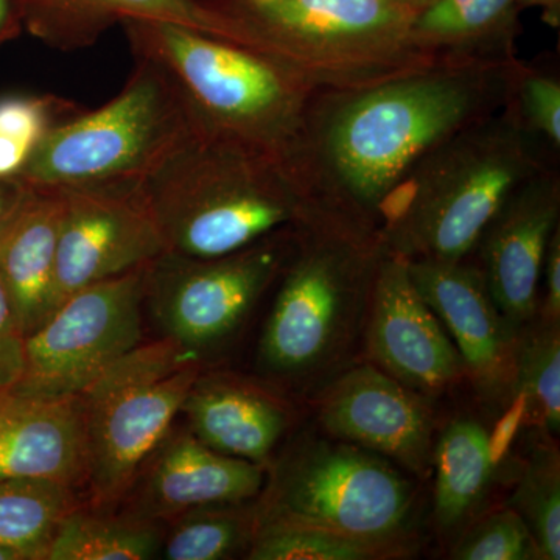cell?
Returning <instances> with one entry per match:
<instances>
[{
    "label": "cell",
    "mask_w": 560,
    "mask_h": 560,
    "mask_svg": "<svg viewBox=\"0 0 560 560\" xmlns=\"http://www.w3.org/2000/svg\"><path fill=\"white\" fill-rule=\"evenodd\" d=\"M512 65L438 58L374 86L316 91L283 168L312 209L378 241L383 206L416 165L503 108Z\"/></svg>",
    "instance_id": "cell-1"
},
{
    "label": "cell",
    "mask_w": 560,
    "mask_h": 560,
    "mask_svg": "<svg viewBox=\"0 0 560 560\" xmlns=\"http://www.w3.org/2000/svg\"><path fill=\"white\" fill-rule=\"evenodd\" d=\"M383 253L377 238L318 210L298 228L257 345L265 383L313 396L355 361Z\"/></svg>",
    "instance_id": "cell-2"
},
{
    "label": "cell",
    "mask_w": 560,
    "mask_h": 560,
    "mask_svg": "<svg viewBox=\"0 0 560 560\" xmlns=\"http://www.w3.org/2000/svg\"><path fill=\"white\" fill-rule=\"evenodd\" d=\"M559 154L503 108L430 151L390 194L378 242L405 259L459 261L504 201Z\"/></svg>",
    "instance_id": "cell-3"
},
{
    "label": "cell",
    "mask_w": 560,
    "mask_h": 560,
    "mask_svg": "<svg viewBox=\"0 0 560 560\" xmlns=\"http://www.w3.org/2000/svg\"><path fill=\"white\" fill-rule=\"evenodd\" d=\"M142 191L165 253L195 259L237 253L315 215L279 162L201 131Z\"/></svg>",
    "instance_id": "cell-4"
},
{
    "label": "cell",
    "mask_w": 560,
    "mask_h": 560,
    "mask_svg": "<svg viewBox=\"0 0 560 560\" xmlns=\"http://www.w3.org/2000/svg\"><path fill=\"white\" fill-rule=\"evenodd\" d=\"M120 25L135 58L171 77L198 130L283 167L318 90L265 55L183 25L154 20Z\"/></svg>",
    "instance_id": "cell-5"
},
{
    "label": "cell",
    "mask_w": 560,
    "mask_h": 560,
    "mask_svg": "<svg viewBox=\"0 0 560 560\" xmlns=\"http://www.w3.org/2000/svg\"><path fill=\"white\" fill-rule=\"evenodd\" d=\"M389 459L329 434H298L275 456L256 500L259 521L331 530L386 548L416 552L418 488Z\"/></svg>",
    "instance_id": "cell-6"
},
{
    "label": "cell",
    "mask_w": 560,
    "mask_h": 560,
    "mask_svg": "<svg viewBox=\"0 0 560 560\" xmlns=\"http://www.w3.org/2000/svg\"><path fill=\"white\" fill-rule=\"evenodd\" d=\"M415 13L396 0H278L228 18L242 25V47L319 91L374 86L436 62L411 43Z\"/></svg>",
    "instance_id": "cell-7"
},
{
    "label": "cell",
    "mask_w": 560,
    "mask_h": 560,
    "mask_svg": "<svg viewBox=\"0 0 560 560\" xmlns=\"http://www.w3.org/2000/svg\"><path fill=\"white\" fill-rule=\"evenodd\" d=\"M198 131L171 77L154 62L136 58L120 94L58 125L18 180L47 190L142 184Z\"/></svg>",
    "instance_id": "cell-8"
},
{
    "label": "cell",
    "mask_w": 560,
    "mask_h": 560,
    "mask_svg": "<svg viewBox=\"0 0 560 560\" xmlns=\"http://www.w3.org/2000/svg\"><path fill=\"white\" fill-rule=\"evenodd\" d=\"M202 370L205 361L161 338L140 342L81 390L88 504L119 506Z\"/></svg>",
    "instance_id": "cell-9"
},
{
    "label": "cell",
    "mask_w": 560,
    "mask_h": 560,
    "mask_svg": "<svg viewBox=\"0 0 560 560\" xmlns=\"http://www.w3.org/2000/svg\"><path fill=\"white\" fill-rule=\"evenodd\" d=\"M298 228L228 256L195 259L164 253L151 261L145 307L162 338L201 361L226 346L278 280Z\"/></svg>",
    "instance_id": "cell-10"
},
{
    "label": "cell",
    "mask_w": 560,
    "mask_h": 560,
    "mask_svg": "<svg viewBox=\"0 0 560 560\" xmlns=\"http://www.w3.org/2000/svg\"><path fill=\"white\" fill-rule=\"evenodd\" d=\"M147 270L138 268L72 294L24 340L13 393L40 399L79 396L143 338Z\"/></svg>",
    "instance_id": "cell-11"
},
{
    "label": "cell",
    "mask_w": 560,
    "mask_h": 560,
    "mask_svg": "<svg viewBox=\"0 0 560 560\" xmlns=\"http://www.w3.org/2000/svg\"><path fill=\"white\" fill-rule=\"evenodd\" d=\"M62 191L66 206L55 264L54 311L80 290L149 267L165 253L142 184Z\"/></svg>",
    "instance_id": "cell-12"
},
{
    "label": "cell",
    "mask_w": 560,
    "mask_h": 560,
    "mask_svg": "<svg viewBox=\"0 0 560 560\" xmlns=\"http://www.w3.org/2000/svg\"><path fill=\"white\" fill-rule=\"evenodd\" d=\"M431 399L371 361L349 364L313 394L320 431L425 477L434 445Z\"/></svg>",
    "instance_id": "cell-13"
},
{
    "label": "cell",
    "mask_w": 560,
    "mask_h": 560,
    "mask_svg": "<svg viewBox=\"0 0 560 560\" xmlns=\"http://www.w3.org/2000/svg\"><path fill=\"white\" fill-rule=\"evenodd\" d=\"M366 360L433 399L466 378L451 335L412 283L408 260L383 253L363 331Z\"/></svg>",
    "instance_id": "cell-14"
},
{
    "label": "cell",
    "mask_w": 560,
    "mask_h": 560,
    "mask_svg": "<svg viewBox=\"0 0 560 560\" xmlns=\"http://www.w3.org/2000/svg\"><path fill=\"white\" fill-rule=\"evenodd\" d=\"M559 164L522 184L493 215L469 259L490 298L515 329L539 311L545 254L560 226Z\"/></svg>",
    "instance_id": "cell-15"
},
{
    "label": "cell",
    "mask_w": 560,
    "mask_h": 560,
    "mask_svg": "<svg viewBox=\"0 0 560 560\" xmlns=\"http://www.w3.org/2000/svg\"><path fill=\"white\" fill-rule=\"evenodd\" d=\"M408 271L455 342L466 378L490 397L511 396L521 337L490 298L480 268L470 259H412Z\"/></svg>",
    "instance_id": "cell-16"
},
{
    "label": "cell",
    "mask_w": 560,
    "mask_h": 560,
    "mask_svg": "<svg viewBox=\"0 0 560 560\" xmlns=\"http://www.w3.org/2000/svg\"><path fill=\"white\" fill-rule=\"evenodd\" d=\"M267 469L215 452L187 429H171L139 470L121 512L165 523L184 512L256 500Z\"/></svg>",
    "instance_id": "cell-17"
},
{
    "label": "cell",
    "mask_w": 560,
    "mask_h": 560,
    "mask_svg": "<svg viewBox=\"0 0 560 560\" xmlns=\"http://www.w3.org/2000/svg\"><path fill=\"white\" fill-rule=\"evenodd\" d=\"M179 415L202 444L268 469L294 422L287 394L231 372L201 371Z\"/></svg>",
    "instance_id": "cell-18"
},
{
    "label": "cell",
    "mask_w": 560,
    "mask_h": 560,
    "mask_svg": "<svg viewBox=\"0 0 560 560\" xmlns=\"http://www.w3.org/2000/svg\"><path fill=\"white\" fill-rule=\"evenodd\" d=\"M31 478L84 492L86 444L79 399L0 394V480Z\"/></svg>",
    "instance_id": "cell-19"
},
{
    "label": "cell",
    "mask_w": 560,
    "mask_h": 560,
    "mask_svg": "<svg viewBox=\"0 0 560 560\" xmlns=\"http://www.w3.org/2000/svg\"><path fill=\"white\" fill-rule=\"evenodd\" d=\"M32 36L58 50L90 47L103 33L128 20L172 22L235 44L237 22L200 0H14Z\"/></svg>",
    "instance_id": "cell-20"
},
{
    "label": "cell",
    "mask_w": 560,
    "mask_h": 560,
    "mask_svg": "<svg viewBox=\"0 0 560 560\" xmlns=\"http://www.w3.org/2000/svg\"><path fill=\"white\" fill-rule=\"evenodd\" d=\"M66 198L31 189L0 232V280L24 337L54 311V278Z\"/></svg>",
    "instance_id": "cell-21"
},
{
    "label": "cell",
    "mask_w": 560,
    "mask_h": 560,
    "mask_svg": "<svg viewBox=\"0 0 560 560\" xmlns=\"http://www.w3.org/2000/svg\"><path fill=\"white\" fill-rule=\"evenodd\" d=\"M518 10L517 0H433L412 16L410 39L434 58L510 65Z\"/></svg>",
    "instance_id": "cell-22"
},
{
    "label": "cell",
    "mask_w": 560,
    "mask_h": 560,
    "mask_svg": "<svg viewBox=\"0 0 560 560\" xmlns=\"http://www.w3.org/2000/svg\"><path fill=\"white\" fill-rule=\"evenodd\" d=\"M495 463L490 434L469 416L452 419L434 440L433 521L451 534L474 521L492 485Z\"/></svg>",
    "instance_id": "cell-23"
},
{
    "label": "cell",
    "mask_w": 560,
    "mask_h": 560,
    "mask_svg": "<svg viewBox=\"0 0 560 560\" xmlns=\"http://www.w3.org/2000/svg\"><path fill=\"white\" fill-rule=\"evenodd\" d=\"M164 523L81 503L51 540L46 560H150L161 558Z\"/></svg>",
    "instance_id": "cell-24"
},
{
    "label": "cell",
    "mask_w": 560,
    "mask_h": 560,
    "mask_svg": "<svg viewBox=\"0 0 560 560\" xmlns=\"http://www.w3.org/2000/svg\"><path fill=\"white\" fill-rule=\"evenodd\" d=\"M80 500L79 490L47 480H0V547L18 560H46L58 526Z\"/></svg>",
    "instance_id": "cell-25"
},
{
    "label": "cell",
    "mask_w": 560,
    "mask_h": 560,
    "mask_svg": "<svg viewBox=\"0 0 560 560\" xmlns=\"http://www.w3.org/2000/svg\"><path fill=\"white\" fill-rule=\"evenodd\" d=\"M256 500L198 508L165 522L161 558L167 560H224L238 558V556L245 558L259 525Z\"/></svg>",
    "instance_id": "cell-26"
},
{
    "label": "cell",
    "mask_w": 560,
    "mask_h": 560,
    "mask_svg": "<svg viewBox=\"0 0 560 560\" xmlns=\"http://www.w3.org/2000/svg\"><path fill=\"white\" fill-rule=\"evenodd\" d=\"M81 110L57 95H0V179H18L46 136Z\"/></svg>",
    "instance_id": "cell-27"
},
{
    "label": "cell",
    "mask_w": 560,
    "mask_h": 560,
    "mask_svg": "<svg viewBox=\"0 0 560 560\" xmlns=\"http://www.w3.org/2000/svg\"><path fill=\"white\" fill-rule=\"evenodd\" d=\"M512 393H521L528 420L548 436L560 430V324L540 320L518 345Z\"/></svg>",
    "instance_id": "cell-28"
},
{
    "label": "cell",
    "mask_w": 560,
    "mask_h": 560,
    "mask_svg": "<svg viewBox=\"0 0 560 560\" xmlns=\"http://www.w3.org/2000/svg\"><path fill=\"white\" fill-rule=\"evenodd\" d=\"M245 559L249 560H385L386 548L331 530L283 521H259Z\"/></svg>",
    "instance_id": "cell-29"
},
{
    "label": "cell",
    "mask_w": 560,
    "mask_h": 560,
    "mask_svg": "<svg viewBox=\"0 0 560 560\" xmlns=\"http://www.w3.org/2000/svg\"><path fill=\"white\" fill-rule=\"evenodd\" d=\"M510 506L528 526L541 560L560 559V458L545 444L530 453Z\"/></svg>",
    "instance_id": "cell-30"
},
{
    "label": "cell",
    "mask_w": 560,
    "mask_h": 560,
    "mask_svg": "<svg viewBox=\"0 0 560 560\" xmlns=\"http://www.w3.org/2000/svg\"><path fill=\"white\" fill-rule=\"evenodd\" d=\"M503 109L523 130L560 153V75L555 66L515 60Z\"/></svg>",
    "instance_id": "cell-31"
},
{
    "label": "cell",
    "mask_w": 560,
    "mask_h": 560,
    "mask_svg": "<svg viewBox=\"0 0 560 560\" xmlns=\"http://www.w3.org/2000/svg\"><path fill=\"white\" fill-rule=\"evenodd\" d=\"M455 560H541L528 526L510 504L469 523L453 544Z\"/></svg>",
    "instance_id": "cell-32"
},
{
    "label": "cell",
    "mask_w": 560,
    "mask_h": 560,
    "mask_svg": "<svg viewBox=\"0 0 560 560\" xmlns=\"http://www.w3.org/2000/svg\"><path fill=\"white\" fill-rule=\"evenodd\" d=\"M24 334L0 280V394L16 386L24 366Z\"/></svg>",
    "instance_id": "cell-33"
},
{
    "label": "cell",
    "mask_w": 560,
    "mask_h": 560,
    "mask_svg": "<svg viewBox=\"0 0 560 560\" xmlns=\"http://www.w3.org/2000/svg\"><path fill=\"white\" fill-rule=\"evenodd\" d=\"M537 315L544 323L560 324V226L552 234L545 254Z\"/></svg>",
    "instance_id": "cell-34"
},
{
    "label": "cell",
    "mask_w": 560,
    "mask_h": 560,
    "mask_svg": "<svg viewBox=\"0 0 560 560\" xmlns=\"http://www.w3.org/2000/svg\"><path fill=\"white\" fill-rule=\"evenodd\" d=\"M27 190L18 179H0V232L20 208Z\"/></svg>",
    "instance_id": "cell-35"
},
{
    "label": "cell",
    "mask_w": 560,
    "mask_h": 560,
    "mask_svg": "<svg viewBox=\"0 0 560 560\" xmlns=\"http://www.w3.org/2000/svg\"><path fill=\"white\" fill-rule=\"evenodd\" d=\"M200 2L210 10L219 11L224 16H235V14L245 13V11L271 5L278 0H200Z\"/></svg>",
    "instance_id": "cell-36"
},
{
    "label": "cell",
    "mask_w": 560,
    "mask_h": 560,
    "mask_svg": "<svg viewBox=\"0 0 560 560\" xmlns=\"http://www.w3.org/2000/svg\"><path fill=\"white\" fill-rule=\"evenodd\" d=\"M22 31V22L14 0H0V46L16 38Z\"/></svg>",
    "instance_id": "cell-37"
},
{
    "label": "cell",
    "mask_w": 560,
    "mask_h": 560,
    "mask_svg": "<svg viewBox=\"0 0 560 560\" xmlns=\"http://www.w3.org/2000/svg\"><path fill=\"white\" fill-rule=\"evenodd\" d=\"M518 7H539L544 10V21L551 27L560 25V0H517Z\"/></svg>",
    "instance_id": "cell-38"
},
{
    "label": "cell",
    "mask_w": 560,
    "mask_h": 560,
    "mask_svg": "<svg viewBox=\"0 0 560 560\" xmlns=\"http://www.w3.org/2000/svg\"><path fill=\"white\" fill-rule=\"evenodd\" d=\"M396 2L412 11H419L423 7L429 5L430 2H433V0H396Z\"/></svg>",
    "instance_id": "cell-39"
},
{
    "label": "cell",
    "mask_w": 560,
    "mask_h": 560,
    "mask_svg": "<svg viewBox=\"0 0 560 560\" xmlns=\"http://www.w3.org/2000/svg\"><path fill=\"white\" fill-rule=\"evenodd\" d=\"M0 560H18L13 552L0 547Z\"/></svg>",
    "instance_id": "cell-40"
}]
</instances>
